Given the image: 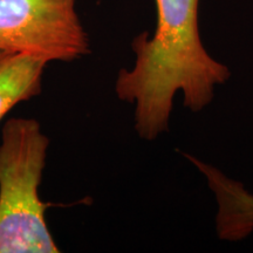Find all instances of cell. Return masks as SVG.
<instances>
[{
    "label": "cell",
    "instance_id": "obj_2",
    "mask_svg": "<svg viewBox=\"0 0 253 253\" xmlns=\"http://www.w3.org/2000/svg\"><path fill=\"white\" fill-rule=\"evenodd\" d=\"M48 137L34 119L5 122L0 145V253H58L39 197Z\"/></svg>",
    "mask_w": 253,
    "mask_h": 253
},
{
    "label": "cell",
    "instance_id": "obj_4",
    "mask_svg": "<svg viewBox=\"0 0 253 253\" xmlns=\"http://www.w3.org/2000/svg\"><path fill=\"white\" fill-rule=\"evenodd\" d=\"M47 62L0 50V122L17 104L40 94Z\"/></svg>",
    "mask_w": 253,
    "mask_h": 253
},
{
    "label": "cell",
    "instance_id": "obj_1",
    "mask_svg": "<svg viewBox=\"0 0 253 253\" xmlns=\"http://www.w3.org/2000/svg\"><path fill=\"white\" fill-rule=\"evenodd\" d=\"M157 23L153 36L132 40L136 60L121 69L115 90L135 104V128L145 140L168 130L173 96L181 90L184 106L199 112L213 99L230 71L208 53L199 34V0H155Z\"/></svg>",
    "mask_w": 253,
    "mask_h": 253
},
{
    "label": "cell",
    "instance_id": "obj_3",
    "mask_svg": "<svg viewBox=\"0 0 253 253\" xmlns=\"http://www.w3.org/2000/svg\"><path fill=\"white\" fill-rule=\"evenodd\" d=\"M77 0H0V50L45 62H72L89 53Z\"/></svg>",
    "mask_w": 253,
    "mask_h": 253
},
{
    "label": "cell",
    "instance_id": "obj_5",
    "mask_svg": "<svg viewBox=\"0 0 253 253\" xmlns=\"http://www.w3.org/2000/svg\"><path fill=\"white\" fill-rule=\"evenodd\" d=\"M217 220L226 238L240 240L253 230V195L243 184L227 179L217 195Z\"/></svg>",
    "mask_w": 253,
    "mask_h": 253
}]
</instances>
